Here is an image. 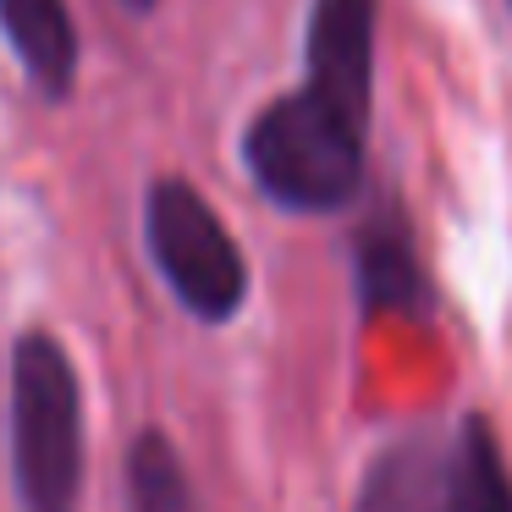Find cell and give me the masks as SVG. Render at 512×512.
Wrapping results in <instances>:
<instances>
[{"label": "cell", "instance_id": "cell-8", "mask_svg": "<svg viewBox=\"0 0 512 512\" xmlns=\"http://www.w3.org/2000/svg\"><path fill=\"white\" fill-rule=\"evenodd\" d=\"M358 292H364L369 309H391V314L430 309V287H424L419 254H413L397 215H380L375 226L358 232Z\"/></svg>", "mask_w": 512, "mask_h": 512}, {"label": "cell", "instance_id": "cell-2", "mask_svg": "<svg viewBox=\"0 0 512 512\" xmlns=\"http://www.w3.org/2000/svg\"><path fill=\"white\" fill-rule=\"evenodd\" d=\"M364 133L347 111L298 89L270 100L243 133V166L270 204L298 215L347 210L364 188Z\"/></svg>", "mask_w": 512, "mask_h": 512}, {"label": "cell", "instance_id": "cell-4", "mask_svg": "<svg viewBox=\"0 0 512 512\" xmlns=\"http://www.w3.org/2000/svg\"><path fill=\"white\" fill-rule=\"evenodd\" d=\"M303 89L369 122L375 105V0H314L309 6V78Z\"/></svg>", "mask_w": 512, "mask_h": 512}, {"label": "cell", "instance_id": "cell-5", "mask_svg": "<svg viewBox=\"0 0 512 512\" xmlns=\"http://www.w3.org/2000/svg\"><path fill=\"white\" fill-rule=\"evenodd\" d=\"M0 34L23 61V72L50 94H72L78 78V28H72L67 0H0Z\"/></svg>", "mask_w": 512, "mask_h": 512}, {"label": "cell", "instance_id": "cell-6", "mask_svg": "<svg viewBox=\"0 0 512 512\" xmlns=\"http://www.w3.org/2000/svg\"><path fill=\"white\" fill-rule=\"evenodd\" d=\"M441 479L446 446L430 430H413L369 463L353 512H441Z\"/></svg>", "mask_w": 512, "mask_h": 512}, {"label": "cell", "instance_id": "cell-10", "mask_svg": "<svg viewBox=\"0 0 512 512\" xmlns=\"http://www.w3.org/2000/svg\"><path fill=\"white\" fill-rule=\"evenodd\" d=\"M122 6H133V12H149V6H155V0H122Z\"/></svg>", "mask_w": 512, "mask_h": 512}, {"label": "cell", "instance_id": "cell-3", "mask_svg": "<svg viewBox=\"0 0 512 512\" xmlns=\"http://www.w3.org/2000/svg\"><path fill=\"white\" fill-rule=\"evenodd\" d=\"M144 243L177 303L204 325H226L248 303V259L215 204L193 182L160 177L144 199Z\"/></svg>", "mask_w": 512, "mask_h": 512}, {"label": "cell", "instance_id": "cell-9", "mask_svg": "<svg viewBox=\"0 0 512 512\" xmlns=\"http://www.w3.org/2000/svg\"><path fill=\"white\" fill-rule=\"evenodd\" d=\"M127 507L133 512H193V490L177 446L160 430H144L127 452Z\"/></svg>", "mask_w": 512, "mask_h": 512}, {"label": "cell", "instance_id": "cell-7", "mask_svg": "<svg viewBox=\"0 0 512 512\" xmlns=\"http://www.w3.org/2000/svg\"><path fill=\"white\" fill-rule=\"evenodd\" d=\"M441 512H512V474L485 413H468L457 441L446 446Z\"/></svg>", "mask_w": 512, "mask_h": 512}, {"label": "cell", "instance_id": "cell-1", "mask_svg": "<svg viewBox=\"0 0 512 512\" xmlns=\"http://www.w3.org/2000/svg\"><path fill=\"white\" fill-rule=\"evenodd\" d=\"M6 435L23 512H78L83 496V386L67 347L45 331L12 342Z\"/></svg>", "mask_w": 512, "mask_h": 512}]
</instances>
